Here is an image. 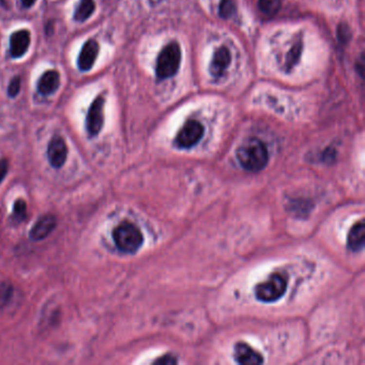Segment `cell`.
Here are the masks:
<instances>
[{"instance_id":"cell-14","label":"cell","mask_w":365,"mask_h":365,"mask_svg":"<svg viewBox=\"0 0 365 365\" xmlns=\"http://www.w3.org/2000/svg\"><path fill=\"white\" fill-rule=\"evenodd\" d=\"M365 241V225L364 221L356 223L350 229L349 236H348V248L353 252H358L363 249Z\"/></svg>"},{"instance_id":"cell-22","label":"cell","mask_w":365,"mask_h":365,"mask_svg":"<svg viewBox=\"0 0 365 365\" xmlns=\"http://www.w3.org/2000/svg\"><path fill=\"white\" fill-rule=\"evenodd\" d=\"M154 363H160V364H175L177 363V359L173 356H164L159 360L154 361Z\"/></svg>"},{"instance_id":"cell-9","label":"cell","mask_w":365,"mask_h":365,"mask_svg":"<svg viewBox=\"0 0 365 365\" xmlns=\"http://www.w3.org/2000/svg\"><path fill=\"white\" fill-rule=\"evenodd\" d=\"M31 36L30 32L26 29L15 31L10 37V54L13 58L24 56L28 51Z\"/></svg>"},{"instance_id":"cell-4","label":"cell","mask_w":365,"mask_h":365,"mask_svg":"<svg viewBox=\"0 0 365 365\" xmlns=\"http://www.w3.org/2000/svg\"><path fill=\"white\" fill-rule=\"evenodd\" d=\"M287 289V280L282 273H273L264 283L255 288L256 298L262 302H274L283 297Z\"/></svg>"},{"instance_id":"cell-13","label":"cell","mask_w":365,"mask_h":365,"mask_svg":"<svg viewBox=\"0 0 365 365\" xmlns=\"http://www.w3.org/2000/svg\"><path fill=\"white\" fill-rule=\"evenodd\" d=\"M59 85H60V75L55 70H48L37 80L36 88L42 95H50L56 92Z\"/></svg>"},{"instance_id":"cell-1","label":"cell","mask_w":365,"mask_h":365,"mask_svg":"<svg viewBox=\"0 0 365 365\" xmlns=\"http://www.w3.org/2000/svg\"><path fill=\"white\" fill-rule=\"evenodd\" d=\"M237 159L245 170L259 171L269 161L266 145L258 138H249L237 150Z\"/></svg>"},{"instance_id":"cell-7","label":"cell","mask_w":365,"mask_h":365,"mask_svg":"<svg viewBox=\"0 0 365 365\" xmlns=\"http://www.w3.org/2000/svg\"><path fill=\"white\" fill-rule=\"evenodd\" d=\"M68 157V147L64 139L60 136H55L48 144L47 158L50 164L55 168H60L64 165Z\"/></svg>"},{"instance_id":"cell-12","label":"cell","mask_w":365,"mask_h":365,"mask_svg":"<svg viewBox=\"0 0 365 365\" xmlns=\"http://www.w3.org/2000/svg\"><path fill=\"white\" fill-rule=\"evenodd\" d=\"M230 61H232V55H230V52L227 48L225 46L218 48L213 54L210 64V73L214 77L222 76L229 67Z\"/></svg>"},{"instance_id":"cell-17","label":"cell","mask_w":365,"mask_h":365,"mask_svg":"<svg viewBox=\"0 0 365 365\" xmlns=\"http://www.w3.org/2000/svg\"><path fill=\"white\" fill-rule=\"evenodd\" d=\"M27 217V205L24 200H18L15 201L14 206H13V213H12V219L16 221L18 223H20L24 221Z\"/></svg>"},{"instance_id":"cell-21","label":"cell","mask_w":365,"mask_h":365,"mask_svg":"<svg viewBox=\"0 0 365 365\" xmlns=\"http://www.w3.org/2000/svg\"><path fill=\"white\" fill-rule=\"evenodd\" d=\"M9 170V163L5 159H0V183L4 180Z\"/></svg>"},{"instance_id":"cell-11","label":"cell","mask_w":365,"mask_h":365,"mask_svg":"<svg viewBox=\"0 0 365 365\" xmlns=\"http://www.w3.org/2000/svg\"><path fill=\"white\" fill-rule=\"evenodd\" d=\"M235 359L239 364L257 365L264 362L261 355L245 343H238L235 346Z\"/></svg>"},{"instance_id":"cell-5","label":"cell","mask_w":365,"mask_h":365,"mask_svg":"<svg viewBox=\"0 0 365 365\" xmlns=\"http://www.w3.org/2000/svg\"><path fill=\"white\" fill-rule=\"evenodd\" d=\"M203 135V127L196 120H189L177 134L176 145L182 149H189L201 141Z\"/></svg>"},{"instance_id":"cell-10","label":"cell","mask_w":365,"mask_h":365,"mask_svg":"<svg viewBox=\"0 0 365 365\" xmlns=\"http://www.w3.org/2000/svg\"><path fill=\"white\" fill-rule=\"evenodd\" d=\"M56 225L57 219L55 217L52 216V214L43 216L37 219V222L32 226L29 233V237L34 241H40L45 239L47 236L55 229Z\"/></svg>"},{"instance_id":"cell-19","label":"cell","mask_w":365,"mask_h":365,"mask_svg":"<svg viewBox=\"0 0 365 365\" xmlns=\"http://www.w3.org/2000/svg\"><path fill=\"white\" fill-rule=\"evenodd\" d=\"M13 288L7 282L0 283V309L5 307L12 297Z\"/></svg>"},{"instance_id":"cell-2","label":"cell","mask_w":365,"mask_h":365,"mask_svg":"<svg viewBox=\"0 0 365 365\" xmlns=\"http://www.w3.org/2000/svg\"><path fill=\"white\" fill-rule=\"evenodd\" d=\"M112 239L120 252L134 254L141 249L144 242L143 234L139 228L130 222H123L112 232Z\"/></svg>"},{"instance_id":"cell-24","label":"cell","mask_w":365,"mask_h":365,"mask_svg":"<svg viewBox=\"0 0 365 365\" xmlns=\"http://www.w3.org/2000/svg\"><path fill=\"white\" fill-rule=\"evenodd\" d=\"M36 0H21V3H23L25 8H30L36 3Z\"/></svg>"},{"instance_id":"cell-23","label":"cell","mask_w":365,"mask_h":365,"mask_svg":"<svg viewBox=\"0 0 365 365\" xmlns=\"http://www.w3.org/2000/svg\"><path fill=\"white\" fill-rule=\"evenodd\" d=\"M348 27L347 26H339V37L341 41H347L348 40Z\"/></svg>"},{"instance_id":"cell-8","label":"cell","mask_w":365,"mask_h":365,"mask_svg":"<svg viewBox=\"0 0 365 365\" xmlns=\"http://www.w3.org/2000/svg\"><path fill=\"white\" fill-rule=\"evenodd\" d=\"M100 52V46L99 43L93 39L87 40L83 45L82 50H80L79 56L77 59V64L80 71L86 72L91 70L93 67V64L98 58Z\"/></svg>"},{"instance_id":"cell-3","label":"cell","mask_w":365,"mask_h":365,"mask_svg":"<svg viewBox=\"0 0 365 365\" xmlns=\"http://www.w3.org/2000/svg\"><path fill=\"white\" fill-rule=\"evenodd\" d=\"M181 63V48L178 43L171 42L164 46L157 60L155 73L159 79L173 77L178 72Z\"/></svg>"},{"instance_id":"cell-16","label":"cell","mask_w":365,"mask_h":365,"mask_svg":"<svg viewBox=\"0 0 365 365\" xmlns=\"http://www.w3.org/2000/svg\"><path fill=\"white\" fill-rule=\"evenodd\" d=\"M259 9L267 15H275L281 9L282 0H259Z\"/></svg>"},{"instance_id":"cell-6","label":"cell","mask_w":365,"mask_h":365,"mask_svg":"<svg viewBox=\"0 0 365 365\" xmlns=\"http://www.w3.org/2000/svg\"><path fill=\"white\" fill-rule=\"evenodd\" d=\"M104 103L105 101L103 96L99 95L98 98L93 100L89 107L87 118H86V128H87L90 136H96L103 128Z\"/></svg>"},{"instance_id":"cell-18","label":"cell","mask_w":365,"mask_h":365,"mask_svg":"<svg viewBox=\"0 0 365 365\" xmlns=\"http://www.w3.org/2000/svg\"><path fill=\"white\" fill-rule=\"evenodd\" d=\"M219 12L223 18H230L236 12V0H221Z\"/></svg>"},{"instance_id":"cell-15","label":"cell","mask_w":365,"mask_h":365,"mask_svg":"<svg viewBox=\"0 0 365 365\" xmlns=\"http://www.w3.org/2000/svg\"><path fill=\"white\" fill-rule=\"evenodd\" d=\"M95 10L94 0H80L74 12V19L77 21L87 20Z\"/></svg>"},{"instance_id":"cell-20","label":"cell","mask_w":365,"mask_h":365,"mask_svg":"<svg viewBox=\"0 0 365 365\" xmlns=\"http://www.w3.org/2000/svg\"><path fill=\"white\" fill-rule=\"evenodd\" d=\"M20 91V78L18 76H15L11 80L8 87V94L11 98H15Z\"/></svg>"}]
</instances>
